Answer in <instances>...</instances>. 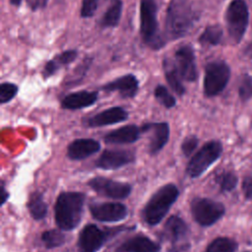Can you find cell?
<instances>
[{"instance_id":"obj_1","label":"cell","mask_w":252,"mask_h":252,"mask_svg":"<svg viewBox=\"0 0 252 252\" xmlns=\"http://www.w3.org/2000/svg\"><path fill=\"white\" fill-rule=\"evenodd\" d=\"M200 19L192 0H170L165 15V36L169 40L184 37Z\"/></svg>"},{"instance_id":"obj_2","label":"cell","mask_w":252,"mask_h":252,"mask_svg":"<svg viewBox=\"0 0 252 252\" xmlns=\"http://www.w3.org/2000/svg\"><path fill=\"white\" fill-rule=\"evenodd\" d=\"M85 194L82 192H62L57 197L54 206V217L58 227L61 230L75 229L83 216Z\"/></svg>"},{"instance_id":"obj_3","label":"cell","mask_w":252,"mask_h":252,"mask_svg":"<svg viewBox=\"0 0 252 252\" xmlns=\"http://www.w3.org/2000/svg\"><path fill=\"white\" fill-rule=\"evenodd\" d=\"M179 195L177 186L168 183L158 189L149 199L142 211L144 221L149 225L159 223L175 203Z\"/></svg>"},{"instance_id":"obj_4","label":"cell","mask_w":252,"mask_h":252,"mask_svg":"<svg viewBox=\"0 0 252 252\" xmlns=\"http://www.w3.org/2000/svg\"><path fill=\"white\" fill-rule=\"evenodd\" d=\"M140 34L143 42L153 50H159L166 44L158 27L156 0H140Z\"/></svg>"},{"instance_id":"obj_5","label":"cell","mask_w":252,"mask_h":252,"mask_svg":"<svg viewBox=\"0 0 252 252\" xmlns=\"http://www.w3.org/2000/svg\"><path fill=\"white\" fill-rule=\"evenodd\" d=\"M222 146L219 141H210L206 143L191 158L186 166V173L191 178L202 175L221 155Z\"/></svg>"},{"instance_id":"obj_6","label":"cell","mask_w":252,"mask_h":252,"mask_svg":"<svg viewBox=\"0 0 252 252\" xmlns=\"http://www.w3.org/2000/svg\"><path fill=\"white\" fill-rule=\"evenodd\" d=\"M230 77L229 66L222 60L209 62L205 67L204 94L206 96H216L226 87Z\"/></svg>"},{"instance_id":"obj_7","label":"cell","mask_w":252,"mask_h":252,"mask_svg":"<svg viewBox=\"0 0 252 252\" xmlns=\"http://www.w3.org/2000/svg\"><path fill=\"white\" fill-rule=\"evenodd\" d=\"M249 13L244 0H232L225 12V21L229 36L234 42H239L248 25Z\"/></svg>"},{"instance_id":"obj_8","label":"cell","mask_w":252,"mask_h":252,"mask_svg":"<svg viewBox=\"0 0 252 252\" xmlns=\"http://www.w3.org/2000/svg\"><path fill=\"white\" fill-rule=\"evenodd\" d=\"M118 227L112 229H101L97 225L90 223L84 226L78 238V249L80 252H97L107 240L119 232Z\"/></svg>"},{"instance_id":"obj_9","label":"cell","mask_w":252,"mask_h":252,"mask_svg":"<svg viewBox=\"0 0 252 252\" xmlns=\"http://www.w3.org/2000/svg\"><path fill=\"white\" fill-rule=\"evenodd\" d=\"M190 209L193 219L202 226L214 224L224 215L225 211L221 203L199 197L191 201Z\"/></svg>"},{"instance_id":"obj_10","label":"cell","mask_w":252,"mask_h":252,"mask_svg":"<svg viewBox=\"0 0 252 252\" xmlns=\"http://www.w3.org/2000/svg\"><path fill=\"white\" fill-rule=\"evenodd\" d=\"M188 226L178 216H171L165 222L162 238L169 242L170 252H183L189 248Z\"/></svg>"},{"instance_id":"obj_11","label":"cell","mask_w":252,"mask_h":252,"mask_svg":"<svg viewBox=\"0 0 252 252\" xmlns=\"http://www.w3.org/2000/svg\"><path fill=\"white\" fill-rule=\"evenodd\" d=\"M88 185L97 194L111 199H125L132 191V187L128 183L101 176L92 178Z\"/></svg>"},{"instance_id":"obj_12","label":"cell","mask_w":252,"mask_h":252,"mask_svg":"<svg viewBox=\"0 0 252 252\" xmlns=\"http://www.w3.org/2000/svg\"><path fill=\"white\" fill-rule=\"evenodd\" d=\"M174 62L183 81L195 82L198 78L196 55L190 44L179 46L174 53Z\"/></svg>"},{"instance_id":"obj_13","label":"cell","mask_w":252,"mask_h":252,"mask_svg":"<svg viewBox=\"0 0 252 252\" xmlns=\"http://www.w3.org/2000/svg\"><path fill=\"white\" fill-rule=\"evenodd\" d=\"M136 160V154L130 150H104L94 162L95 167L115 170Z\"/></svg>"},{"instance_id":"obj_14","label":"cell","mask_w":252,"mask_h":252,"mask_svg":"<svg viewBox=\"0 0 252 252\" xmlns=\"http://www.w3.org/2000/svg\"><path fill=\"white\" fill-rule=\"evenodd\" d=\"M141 130L143 134L151 133L148 150L152 156L159 153L169 140L170 128L166 121L144 123L141 125Z\"/></svg>"},{"instance_id":"obj_15","label":"cell","mask_w":252,"mask_h":252,"mask_svg":"<svg viewBox=\"0 0 252 252\" xmlns=\"http://www.w3.org/2000/svg\"><path fill=\"white\" fill-rule=\"evenodd\" d=\"M90 212L94 220L105 222L120 221L128 215L127 208L116 202L93 203L90 205Z\"/></svg>"},{"instance_id":"obj_16","label":"cell","mask_w":252,"mask_h":252,"mask_svg":"<svg viewBox=\"0 0 252 252\" xmlns=\"http://www.w3.org/2000/svg\"><path fill=\"white\" fill-rule=\"evenodd\" d=\"M129 118L128 111L122 106H112L83 119V124L89 128H98L114 125Z\"/></svg>"},{"instance_id":"obj_17","label":"cell","mask_w":252,"mask_h":252,"mask_svg":"<svg viewBox=\"0 0 252 252\" xmlns=\"http://www.w3.org/2000/svg\"><path fill=\"white\" fill-rule=\"evenodd\" d=\"M105 93L117 92L121 98H133L139 92V80L134 74H125L100 87Z\"/></svg>"},{"instance_id":"obj_18","label":"cell","mask_w":252,"mask_h":252,"mask_svg":"<svg viewBox=\"0 0 252 252\" xmlns=\"http://www.w3.org/2000/svg\"><path fill=\"white\" fill-rule=\"evenodd\" d=\"M100 143L92 138H81L72 141L67 147V157L72 160H82L100 150Z\"/></svg>"},{"instance_id":"obj_19","label":"cell","mask_w":252,"mask_h":252,"mask_svg":"<svg viewBox=\"0 0 252 252\" xmlns=\"http://www.w3.org/2000/svg\"><path fill=\"white\" fill-rule=\"evenodd\" d=\"M98 99V92L96 91H80L70 93L61 99V107L67 110L84 109L94 104Z\"/></svg>"},{"instance_id":"obj_20","label":"cell","mask_w":252,"mask_h":252,"mask_svg":"<svg viewBox=\"0 0 252 252\" xmlns=\"http://www.w3.org/2000/svg\"><path fill=\"white\" fill-rule=\"evenodd\" d=\"M142 134L143 133L141 130V126L129 124L106 133L103 137V141L106 144L111 145L133 144L140 139Z\"/></svg>"},{"instance_id":"obj_21","label":"cell","mask_w":252,"mask_h":252,"mask_svg":"<svg viewBox=\"0 0 252 252\" xmlns=\"http://www.w3.org/2000/svg\"><path fill=\"white\" fill-rule=\"evenodd\" d=\"M160 246L145 235H136L122 242L115 252H159Z\"/></svg>"},{"instance_id":"obj_22","label":"cell","mask_w":252,"mask_h":252,"mask_svg":"<svg viewBox=\"0 0 252 252\" xmlns=\"http://www.w3.org/2000/svg\"><path fill=\"white\" fill-rule=\"evenodd\" d=\"M79 55L78 50L76 49H67L61 53L55 55L52 59L47 61L41 71V76L44 80L52 77L56 74L63 66H67L74 62Z\"/></svg>"},{"instance_id":"obj_23","label":"cell","mask_w":252,"mask_h":252,"mask_svg":"<svg viewBox=\"0 0 252 252\" xmlns=\"http://www.w3.org/2000/svg\"><path fill=\"white\" fill-rule=\"evenodd\" d=\"M162 68L164 72V78L170 87V89L179 96H182L186 93L183 80L178 72L174 59L164 57L162 60Z\"/></svg>"},{"instance_id":"obj_24","label":"cell","mask_w":252,"mask_h":252,"mask_svg":"<svg viewBox=\"0 0 252 252\" xmlns=\"http://www.w3.org/2000/svg\"><path fill=\"white\" fill-rule=\"evenodd\" d=\"M123 10L122 0H110V4L104 12L103 16L99 19L98 25L101 29L114 28L118 26Z\"/></svg>"},{"instance_id":"obj_25","label":"cell","mask_w":252,"mask_h":252,"mask_svg":"<svg viewBox=\"0 0 252 252\" xmlns=\"http://www.w3.org/2000/svg\"><path fill=\"white\" fill-rule=\"evenodd\" d=\"M28 209L31 216L36 220H40L45 218L47 214V204L43 200V196L39 192H33L28 202Z\"/></svg>"},{"instance_id":"obj_26","label":"cell","mask_w":252,"mask_h":252,"mask_svg":"<svg viewBox=\"0 0 252 252\" xmlns=\"http://www.w3.org/2000/svg\"><path fill=\"white\" fill-rule=\"evenodd\" d=\"M222 38V29L219 25L208 26L200 34L198 41L202 45H218Z\"/></svg>"},{"instance_id":"obj_27","label":"cell","mask_w":252,"mask_h":252,"mask_svg":"<svg viewBox=\"0 0 252 252\" xmlns=\"http://www.w3.org/2000/svg\"><path fill=\"white\" fill-rule=\"evenodd\" d=\"M94 59L93 57H85L84 60L74 69V71L72 72V75L70 74V76L65 80V85L67 86H75L77 84H79L87 75V72L89 71L92 63H93Z\"/></svg>"},{"instance_id":"obj_28","label":"cell","mask_w":252,"mask_h":252,"mask_svg":"<svg viewBox=\"0 0 252 252\" xmlns=\"http://www.w3.org/2000/svg\"><path fill=\"white\" fill-rule=\"evenodd\" d=\"M154 96L157 101L166 109L173 108L176 105L175 96L163 85L156 86L154 90Z\"/></svg>"},{"instance_id":"obj_29","label":"cell","mask_w":252,"mask_h":252,"mask_svg":"<svg viewBox=\"0 0 252 252\" xmlns=\"http://www.w3.org/2000/svg\"><path fill=\"white\" fill-rule=\"evenodd\" d=\"M41 240L46 248L52 249L63 245L66 241V236L59 229H50L41 234Z\"/></svg>"},{"instance_id":"obj_30","label":"cell","mask_w":252,"mask_h":252,"mask_svg":"<svg viewBox=\"0 0 252 252\" xmlns=\"http://www.w3.org/2000/svg\"><path fill=\"white\" fill-rule=\"evenodd\" d=\"M237 244L234 240L227 237H218L207 247L206 252H235Z\"/></svg>"},{"instance_id":"obj_31","label":"cell","mask_w":252,"mask_h":252,"mask_svg":"<svg viewBox=\"0 0 252 252\" xmlns=\"http://www.w3.org/2000/svg\"><path fill=\"white\" fill-rule=\"evenodd\" d=\"M215 181L222 192H228L233 190L237 184L236 176L229 171H222L219 173L216 176Z\"/></svg>"},{"instance_id":"obj_32","label":"cell","mask_w":252,"mask_h":252,"mask_svg":"<svg viewBox=\"0 0 252 252\" xmlns=\"http://www.w3.org/2000/svg\"><path fill=\"white\" fill-rule=\"evenodd\" d=\"M19 88L11 82H3L0 85V103L5 104L10 102L18 94Z\"/></svg>"},{"instance_id":"obj_33","label":"cell","mask_w":252,"mask_h":252,"mask_svg":"<svg viewBox=\"0 0 252 252\" xmlns=\"http://www.w3.org/2000/svg\"><path fill=\"white\" fill-rule=\"evenodd\" d=\"M238 94L242 100H247L252 97V77L248 74H245L239 84Z\"/></svg>"},{"instance_id":"obj_34","label":"cell","mask_w":252,"mask_h":252,"mask_svg":"<svg viewBox=\"0 0 252 252\" xmlns=\"http://www.w3.org/2000/svg\"><path fill=\"white\" fill-rule=\"evenodd\" d=\"M199 139L195 135L187 136L181 143V152L185 157H190L198 147Z\"/></svg>"},{"instance_id":"obj_35","label":"cell","mask_w":252,"mask_h":252,"mask_svg":"<svg viewBox=\"0 0 252 252\" xmlns=\"http://www.w3.org/2000/svg\"><path fill=\"white\" fill-rule=\"evenodd\" d=\"M99 0H83L80 10V15L82 18H92L98 7Z\"/></svg>"},{"instance_id":"obj_36","label":"cell","mask_w":252,"mask_h":252,"mask_svg":"<svg viewBox=\"0 0 252 252\" xmlns=\"http://www.w3.org/2000/svg\"><path fill=\"white\" fill-rule=\"evenodd\" d=\"M48 0H27V4L32 11H36L46 7Z\"/></svg>"},{"instance_id":"obj_37","label":"cell","mask_w":252,"mask_h":252,"mask_svg":"<svg viewBox=\"0 0 252 252\" xmlns=\"http://www.w3.org/2000/svg\"><path fill=\"white\" fill-rule=\"evenodd\" d=\"M242 189L247 199L252 198V176L246 177L242 183Z\"/></svg>"},{"instance_id":"obj_38","label":"cell","mask_w":252,"mask_h":252,"mask_svg":"<svg viewBox=\"0 0 252 252\" xmlns=\"http://www.w3.org/2000/svg\"><path fill=\"white\" fill-rule=\"evenodd\" d=\"M8 199H9V193L6 191L4 183L2 182V185H1V205H4L5 202Z\"/></svg>"},{"instance_id":"obj_39","label":"cell","mask_w":252,"mask_h":252,"mask_svg":"<svg viewBox=\"0 0 252 252\" xmlns=\"http://www.w3.org/2000/svg\"><path fill=\"white\" fill-rule=\"evenodd\" d=\"M22 2H23V0H9V3H10L12 6L17 7V8L22 5Z\"/></svg>"}]
</instances>
